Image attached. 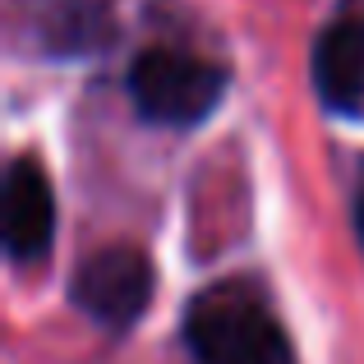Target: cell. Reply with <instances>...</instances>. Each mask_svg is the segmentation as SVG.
<instances>
[{
	"mask_svg": "<svg viewBox=\"0 0 364 364\" xmlns=\"http://www.w3.org/2000/svg\"><path fill=\"white\" fill-rule=\"evenodd\" d=\"M70 300L102 328H129L152 300V263L134 245L97 249L74 272Z\"/></svg>",
	"mask_w": 364,
	"mask_h": 364,
	"instance_id": "3957f363",
	"label": "cell"
},
{
	"mask_svg": "<svg viewBox=\"0 0 364 364\" xmlns=\"http://www.w3.org/2000/svg\"><path fill=\"white\" fill-rule=\"evenodd\" d=\"M185 341L198 364H295L277 314L245 282L198 291L185 309Z\"/></svg>",
	"mask_w": 364,
	"mask_h": 364,
	"instance_id": "6da1fadb",
	"label": "cell"
},
{
	"mask_svg": "<svg viewBox=\"0 0 364 364\" xmlns=\"http://www.w3.org/2000/svg\"><path fill=\"white\" fill-rule=\"evenodd\" d=\"M33 28L46 51H88L111 33L107 0H33Z\"/></svg>",
	"mask_w": 364,
	"mask_h": 364,
	"instance_id": "8992f818",
	"label": "cell"
},
{
	"mask_svg": "<svg viewBox=\"0 0 364 364\" xmlns=\"http://www.w3.org/2000/svg\"><path fill=\"white\" fill-rule=\"evenodd\" d=\"M314 88L323 107L355 116L364 107V18L346 14L328 23L314 42Z\"/></svg>",
	"mask_w": 364,
	"mask_h": 364,
	"instance_id": "5b68a950",
	"label": "cell"
},
{
	"mask_svg": "<svg viewBox=\"0 0 364 364\" xmlns=\"http://www.w3.org/2000/svg\"><path fill=\"white\" fill-rule=\"evenodd\" d=\"M55 235V194L37 157H14L5 171V249L14 263L46 258Z\"/></svg>",
	"mask_w": 364,
	"mask_h": 364,
	"instance_id": "277c9868",
	"label": "cell"
},
{
	"mask_svg": "<svg viewBox=\"0 0 364 364\" xmlns=\"http://www.w3.org/2000/svg\"><path fill=\"white\" fill-rule=\"evenodd\" d=\"M355 231H360V245H364V189H360V198H355Z\"/></svg>",
	"mask_w": 364,
	"mask_h": 364,
	"instance_id": "52a82bcc",
	"label": "cell"
},
{
	"mask_svg": "<svg viewBox=\"0 0 364 364\" xmlns=\"http://www.w3.org/2000/svg\"><path fill=\"white\" fill-rule=\"evenodd\" d=\"M226 74L203 55L176 51V46H152L129 65V97L143 120L152 124H185L208 120V111L222 102Z\"/></svg>",
	"mask_w": 364,
	"mask_h": 364,
	"instance_id": "7a4b0ae2",
	"label": "cell"
}]
</instances>
